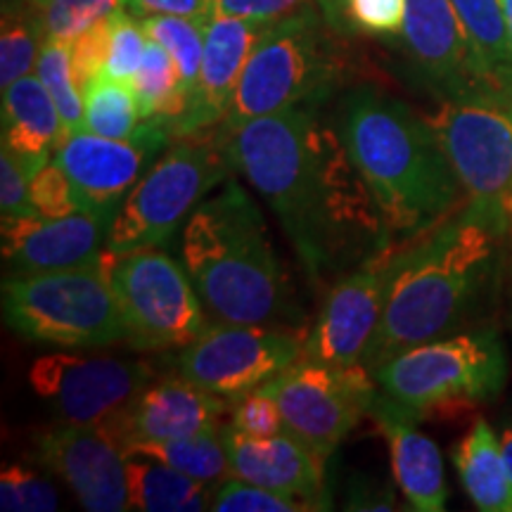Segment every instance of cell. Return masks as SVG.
Segmentation results:
<instances>
[{
	"label": "cell",
	"mask_w": 512,
	"mask_h": 512,
	"mask_svg": "<svg viewBox=\"0 0 512 512\" xmlns=\"http://www.w3.org/2000/svg\"><path fill=\"white\" fill-rule=\"evenodd\" d=\"M226 157L275 211L311 278L389 245L387 223L339 126L313 105L223 128Z\"/></svg>",
	"instance_id": "obj_1"
},
{
	"label": "cell",
	"mask_w": 512,
	"mask_h": 512,
	"mask_svg": "<svg viewBox=\"0 0 512 512\" xmlns=\"http://www.w3.org/2000/svg\"><path fill=\"white\" fill-rule=\"evenodd\" d=\"M501 238L463 209L392 245L387 302L363 366L373 373L387 358L458 330L494 278Z\"/></svg>",
	"instance_id": "obj_2"
},
{
	"label": "cell",
	"mask_w": 512,
	"mask_h": 512,
	"mask_svg": "<svg viewBox=\"0 0 512 512\" xmlns=\"http://www.w3.org/2000/svg\"><path fill=\"white\" fill-rule=\"evenodd\" d=\"M339 133L373 192L389 235L425 233L453 214L463 195L430 121L406 102L361 88L344 102Z\"/></svg>",
	"instance_id": "obj_3"
},
{
	"label": "cell",
	"mask_w": 512,
	"mask_h": 512,
	"mask_svg": "<svg viewBox=\"0 0 512 512\" xmlns=\"http://www.w3.org/2000/svg\"><path fill=\"white\" fill-rule=\"evenodd\" d=\"M181 259L204 309L223 323L275 325L292 316V294L261 211L226 178L183 223Z\"/></svg>",
	"instance_id": "obj_4"
},
{
	"label": "cell",
	"mask_w": 512,
	"mask_h": 512,
	"mask_svg": "<svg viewBox=\"0 0 512 512\" xmlns=\"http://www.w3.org/2000/svg\"><path fill=\"white\" fill-rule=\"evenodd\" d=\"M342 31L320 5L266 24L256 38L223 128L320 105L342 81L344 55L335 38Z\"/></svg>",
	"instance_id": "obj_5"
},
{
	"label": "cell",
	"mask_w": 512,
	"mask_h": 512,
	"mask_svg": "<svg viewBox=\"0 0 512 512\" xmlns=\"http://www.w3.org/2000/svg\"><path fill=\"white\" fill-rule=\"evenodd\" d=\"M373 377L413 420L446 418L503 392L508 354L494 328H477L401 351L380 363Z\"/></svg>",
	"instance_id": "obj_6"
},
{
	"label": "cell",
	"mask_w": 512,
	"mask_h": 512,
	"mask_svg": "<svg viewBox=\"0 0 512 512\" xmlns=\"http://www.w3.org/2000/svg\"><path fill=\"white\" fill-rule=\"evenodd\" d=\"M3 318L29 342L67 349L110 347L128 335L105 256L62 271L12 275L3 283Z\"/></svg>",
	"instance_id": "obj_7"
},
{
	"label": "cell",
	"mask_w": 512,
	"mask_h": 512,
	"mask_svg": "<svg viewBox=\"0 0 512 512\" xmlns=\"http://www.w3.org/2000/svg\"><path fill=\"white\" fill-rule=\"evenodd\" d=\"M223 138L226 133L221 126L219 131L204 128L171 140L121 202L107 252L124 254L169 242L204 195L226 181L228 169H233Z\"/></svg>",
	"instance_id": "obj_8"
},
{
	"label": "cell",
	"mask_w": 512,
	"mask_h": 512,
	"mask_svg": "<svg viewBox=\"0 0 512 512\" xmlns=\"http://www.w3.org/2000/svg\"><path fill=\"white\" fill-rule=\"evenodd\" d=\"M456 171L465 211L494 228L512 230V110L503 95L465 93L446 98L427 117Z\"/></svg>",
	"instance_id": "obj_9"
},
{
	"label": "cell",
	"mask_w": 512,
	"mask_h": 512,
	"mask_svg": "<svg viewBox=\"0 0 512 512\" xmlns=\"http://www.w3.org/2000/svg\"><path fill=\"white\" fill-rule=\"evenodd\" d=\"M105 266L133 349H183L209 328L188 271L166 252L155 247L105 252Z\"/></svg>",
	"instance_id": "obj_10"
},
{
	"label": "cell",
	"mask_w": 512,
	"mask_h": 512,
	"mask_svg": "<svg viewBox=\"0 0 512 512\" xmlns=\"http://www.w3.org/2000/svg\"><path fill=\"white\" fill-rule=\"evenodd\" d=\"M375 384L363 363L328 366L302 356L261 389L280 406L285 430L328 460L370 413L377 396Z\"/></svg>",
	"instance_id": "obj_11"
},
{
	"label": "cell",
	"mask_w": 512,
	"mask_h": 512,
	"mask_svg": "<svg viewBox=\"0 0 512 512\" xmlns=\"http://www.w3.org/2000/svg\"><path fill=\"white\" fill-rule=\"evenodd\" d=\"M306 337L280 325H209L195 342L178 349L176 373L197 387L238 399L264 387L304 356Z\"/></svg>",
	"instance_id": "obj_12"
},
{
	"label": "cell",
	"mask_w": 512,
	"mask_h": 512,
	"mask_svg": "<svg viewBox=\"0 0 512 512\" xmlns=\"http://www.w3.org/2000/svg\"><path fill=\"white\" fill-rule=\"evenodd\" d=\"M155 377L147 361L53 351L38 356L29 368L36 396L53 408L62 422L105 427Z\"/></svg>",
	"instance_id": "obj_13"
},
{
	"label": "cell",
	"mask_w": 512,
	"mask_h": 512,
	"mask_svg": "<svg viewBox=\"0 0 512 512\" xmlns=\"http://www.w3.org/2000/svg\"><path fill=\"white\" fill-rule=\"evenodd\" d=\"M174 138L162 119H143L136 136L128 140L105 138L83 128L64 138L53 159L74 183L83 207L117 216L133 185Z\"/></svg>",
	"instance_id": "obj_14"
},
{
	"label": "cell",
	"mask_w": 512,
	"mask_h": 512,
	"mask_svg": "<svg viewBox=\"0 0 512 512\" xmlns=\"http://www.w3.org/2000/svg\"><path fill=\"white\" fill-rule=\"evenodd\" d=\"M392 245L368 256L325 297L323 311L306 337L304 358L328 366H358L380 328L389 287Z\"/></svg>",
	"instance_id": "obj_15"
},
{
	"label": "cell",
	"mask_w": 512,
	"mask_h": 512,
	"mask_svg": "<svg viewBox=\"0 0 512 512\" xmlns=\"http://www.w3.org/2000/svg\"><path fill=\"white\" fill-rule=\"evenodd\" d=\"M38 460L69 484L86 510H131L124 451L98 427H48L38 437Z\"/></svg>",
	"instance_id": "obj_16"
},
{
	"label": "cell",
	"mask_w": 512,
	"mask_h": 512,
	"mask_svg": "<svg viewBox=\"0 0 512 512\" xmlns=\"http://www.w3.org/2000/svg\"><path fill=\"white\" fill-rule=\"evenodd\" d=\"M112 221V214L88 209L60 219L41 214L3 216V259L12 275L95 264L107 252Z\"/></svg>",
	"instance_id": "obj_17"
},
{
	"label": "cell",
	"mask_w": 512,
	"mask_h": 512,
	"mask_svg": "<svg viewBox=\"0 0 512 512\" xmlns=\"http://www.w3.org/2000/svg\"><path fill=\"white\" fill-rule=\"evenodd\" d=\"M230 399L197 387L183 375H166L140 389L117 418L100 427L121 451L136 441L181 439L219 430Z\"/></svg>",
	"instance_id": "obj_18"
},
{
	"label": "cell",
	"mask_w": 512,
	"mask_h": 512,
	"mask_svg": "<svg viewBox=\"0 0 512 512\" xmlns=\"http://www.w3.org/2000/svg\"><path fill=\"white\" fill-rule=\"evenodd\" d=\"M401 36L418 72L446 98L496 93L479 67L451 0H406Z\"/></svg>",
	"instance_id": "obj_19"
},
{
	"label": "cell",
	"mask_w": 512,
	"mask_h": 512,
	"mask_svg": "<svg viewBox=\"0 0 512 512\" xmlns=\"http://www.w3.org/2000/svg\"><path fill=\"white\" fill-rule=\"evenodd\" d=\"M221 434L233 477L302 498L313 510H330L325 458L294 434L285 430L273 437H247L230 427H221Z\"/></svg>",
	"instance_id": "obj_20"
},
{
	"label": "cell",
	"mask_w": 512,
	"mask_h": 512,
	"mask_svg": "<svg viewBox=\"0 0 512 512\" xmlns=\"http://www.w3.org/2000/svg\"><path fill=\"white\" fill-rule=\"evenodd\" d=\"M266 24L247 22V19L211 15L204 24V55L197 88L192 93L188 112L176 121L174 136L214 128L226 121L233 105L235 91L245 72L249 55Z\"/></svg>",
	"instance_id": "obj_21"
},
{
	"label": "cell",
	"mask_w": 512,
	"mask_h": 512,
	"mask_svg": "<svg viewBox=\"0 0 512 512\" xmlns=\"http://www.w3.org/2000/svg\"><path fill=\"white\" fill-rule=\"evenodd\" d=\"M368 415L387 441L394 482L399 484L408 505L418 512L444 510L448 489L439 446L415 427L418 420H413L384 394L375 396Z\"/></svg>",
	"instance_id": "obj_22"
},
{
	"label": "cell",
	"mask_w": 512,
	"mask_h": 512,
	"mask_svg": "<svg viewBox=\"0 0 512 512\" xmlns=\"http://www.w3.org/2000/svg\"><path fill=\"white\" fill-rule=\"evenodd\" d=\"M53 98L36 74H27L3 91V150H8L31 176L41 171L64 143Z\"/></svg>",
	"instance_id": "obj_23"
},
{
	"label": "cell",
	"mask_w": 512,
	"mask_h": 512,
	"mask_svg": "<svg viewBox=\"0 0 512 512\" xmlns=\"http://www.w3.org/2000/svg\"><path fill=\"white\" fill-rule=\"evenodd\" d=\"M460 484L472 505L484 512H512V482L505 467L501 439L484 418L458 441L453 451Z\"/></svg>",
	"instance_id": "obj_24"
},
{
	"label": "cell",
	"mask_w": 512,
	"mask_h": 512,
	"mask_svg": "<svg viewBox=\"0 0 512 512\" xmlns=\"http://www.w3.org/2000/svg\"><path fill=\"white\" fill-rule=\"evenodd\" d=\"M131 510L143 512H197L211 510L207 484L197 482L176 467L150 458H126Z\"/></svg>",
	"instance_id": "obj_25"
},
{
	"label": "cell",
	"mask_w": 512,
	"mask_h": 512,
	"mask_svg": "<svg viewBox=\"0 0 512 512\" xmlns=\"http://www.w3.org/2000/svg\"><path fill=\"white\" fill-rule=\"evenodd\" d=\"M451 5L491 88L505 95L512 83V46L501 0H451Z\"/></svg>",
	"instance_id": "obj_26"
},
{
	"label": "cell",
	"mask_w": 512,
	"mask_h": 512,
	"mask_svg": "<svg viewBox=\"0 0 512 512\" xmlns=\"http://www.w3.org/2000/svg\"><path fill=\"white\" fill-rule=\"evenodd\" d=\"M124 458H150L159 463L176 467L178 472L188 475L202 484H219L233 477L223 434L219 430L192 434L181 439L164 441H136L124 448Z\"/></svg>",
	"instance_id": "obj_27"
},
{
	"label": "cell",
	"mask_w": 512,
	"mask_h": 512,
	"mask_svg": "<svg viewBox=\"0 0 512 512\" xmlns=\"http://www.w3.org/2000/svg\"><path fill=\"white\" fill-rule=\"evenodd\" d=\"M131 88L136 93L140 117L162 119L169 124L171 131L190 107V95L183 88L181 72H178L174 57L152 38H147L143 62H140Z\"/></svg>",
	"instance_id": "obj_28"
},
{
	"label": "cell",
	"mask_w": 512,
	"mask_h": 512,
	"mask_svg": "<svg viewBox=\"0 0 512 512\" xmlns=\"http://www.w3.org/2000/svg\"><path fill=\"white\" fill-rule=\"evenodd\" d=\"M46 43L43 15L27 0H5L0 22V86L3 91L31 72Z\"/></svg>",
	"instance_id": "obj_29"
},
{
	"label": "cell",
	"mask_w": 512,
	"mask_h": 512,
	"mask_svg": "<svg viewBox=\"0 0 512 512\" xmlns=\"http://www.w3.org/2000/svg\"><path fill=\"white\" fill-rule=\"evenodd\" d=\"M83 117L88 131L117 140L133 138L143 124L133 88L107 74H98L83 88Z\"/></svg>",
	"instance_id": "obj_30"
},
{
	"label": "cell",
	"mask_w": 512,
	"mask_h": 512,
	"mask_svg": "<svg viewBox=\"0 0 512 512\" xmlns=\"http://www.w3.org/2000/svg\"><path fill=\"white\" fill-rule=\"evenodd\" d=\"M36 76L43 81L50 98H53L64 128H67L69 133L83 131V128H86V117H83V91L79 81H76L69 43L46 38L36 62Z\"/></svg>",
	"instance_id": "obj_31"
},
{
	"label": "cell",
	"mask_w": 512,
	"mask_h": 512,
	"mask_svg": "<svg viewBox=\"0 0 512 512\" xmlns=\"http://www.w3.org/2000/svg\"><path fill=\"white\" fill-rule=\"evenodd\" d=\"M140 22H143L147 38H152L159 46H164L169 50V55L174 57L178 72H181L183 88L188 91L192 100V93H195L202 69L204 24L195 22V19L174 15H152L140 19Z\"/></svg>",
	"instance_id": "obj_32"
},
{
	"label": "cell",
	"mask_w": 512,
	"mask_h": 512,
	"mask_svg": "<svg viewBox=\"0 0 512 512\" xmlns=\"http://www.w3.org/2000/svg\"><path fill=\"white\" fill-rule=\"evenodd\" d=\"M121 0H48L41 8L46 38L74 43L88 29L117 15Z\"/></svg>",
	"instance_id": "obj_33"
},
{
	"label": "cell",
	"mask_w": 512,
	"mask_h": 512,
	"mask_svg": "<svg viewBox=\"0 0 512 512\" xmlns=\"http://www.w3.org/2000/svg\"><path fill=\"white\" fill-rule=\"evenodd\" d=\"M211 510L214 512H311L302 498L283 494V491L266 489L252 484L247 479L230 477L221 482L219 489L211 494Z\"/></svg>",
	"instance_id": "obj_34"
},
{
	"label": "cell",
	"mask_w": 512,
	"mask_h": 512,
	"mask_svg": "<svg viewBox=\"0 0 512 512\" xmlns=\"http://www.w3.org/2000/svg\"><path fill=\"white\" fill-rule=\"evenodd\" d=\"M145 46L147 34L143 22H140L138 17H133L131 12L119 10L117 15H114L110 50H107V60L102 74L131 86L140 69V62H143Z\"/></svg>",
	"instance_id": "obj_35"
},
{
	"label": "cell",
	"mask_w": 512,
	"mask_h": 512,
	"mask_svg": "<svg viewBox=\"0 0 512 512\" xmlns=\"http://www.w3.org/2000/svg\"><path fill=\"white\" fill-rule=\"evenodd\" d=\"M60 505L48 479L24 465L5 467L0 475V510L5 512H53Z\"/></svg>",
	"instance_id": "obj_36"
},
{
	"label": "cell",
	"mask_w": 512,
	"mask_h": 512,
	"mask_svg": "<svg viewBox=\"0 0 512 512\" xmlns=\"http://www.w3.org/2000/svg\"><path fill=\"white\" fill-rule=\"evenodd\" d=\"M406 0H339L342 29L368 36H396L403 29Z\"/></svg>",
	"instance_id": "obj_37"
},
{
	"label": "cell",
	"mask_w": 512,
	"mask_h": 512,
	"mask_svg": "<svg viewBox=\"0 0 512 512\" xmlns=\"http://www.w3.org/2000/svg\"><path fill=\"white\" fill-rule=\"evenodd\" d=\"M31 202L38 214L46 219H60V216L86 209L74 183L69 181V176L55 159H50L41 171L31 176Z\"/></svg>",
	"instance_id": "obj_38"
},
{
	"label": "cell",
	"mask_w": 512,
	"mask_h": 512,
	"mask_svg": "<svg viewBox=\"0 0 512 512\" xmlns=\"http://www.w3.org/2000/svg\"><path fill=\"white\" fill-rule=\"evenodd\" d=\"M228 418L230 430L247 434V437H273V434L285 432L280 406L261 387L238 399H230Z\"/></svg>",
	"instance_id": "obj_39"
},
{
	"label": "cell",
	"mask_w": 512,
	"mask_h": 512,
	"mask_svg": "<svg viewBox=\"0 0 512 512\" xmlns=\"http://www.w3.org/2000/svg\"><path fill=\"white\" fill-rule=\"evenodd\" d=\"M311 5H320L332 22L342 29L337 15V0H214V12L256 24H271L294 15V12L311 8Z\"/></svg>",
	"instance_id": "obj_40"
},
{
	"label": "cell",
	"mask_w": 512,
	"mask_h": 512,
	"mask_svg": "<svg viewBox=\"0 0 512 512\" xmlns=\"http://www.w3.org/2000/svg\"><path fill=\"white\" fill-rule=\"evenodd\" d=\"M112 27H114V15L110 19H102V22L88 29L86 34L76 38L74 43H69L74 74H76V81H79L81 91L95 79V76L102 74V69H105Z\"/></svg>",
	"instance_id": "obj_41"
},
{
	"label": "cell",
	"mask_w": 512,
	"mask_h": 512,
	"mask_svg": "<svg viewBox=\"0 0 512 512\" xmlns=\"http://www.w3.org/2000/svg\"><path fill=\"white\" fill-rule=\"evenodd\" d=\"M0 214L34 216L38 211L31 202V174L10 155L0 152Z\"/></svg>",
	"instance_id": "obj_42"
},
{
	"label": "cell",
	"mask_w": 512,
	"mask_h": 512,
	"mask_svg": "<svg viewBox=\"0 0 512 512\" xmlns=\"http://www.w3.org/2000/svg\"><path fill=\"white\" fill-rule=\"evenodd\" d=\"M121 8L138 19L152 15H174L207 24L214 15V0H121Z\"/></svg>",
	"instance_id": "obj_43"
},
{
	"label": "cell",
	"mask_w": 512,
	"mask_h": 512,
	"mask_svg": "<svg viewBox=\"0 0 512 512\" xmlns=\"http://www.w3.org/2000/svg\"><path fill=\"white\" fill-rule=\"evenodd\" d=\"M349 510H394V496L387 489H375L373 482H354L349 486Z\"/></svg>",
	"instance_id": "obj_44"
},
{
	"label": "cell",
	"mask_w": 512,
	"mask_h": 512,
	"mask_svg": "<svg viewBox=\"0 0 512 512\" xmlns=\"http://www.w3.org/2000/svg\"><path fill=\"white\" fill-rule=\"evenodd\" d=\"M501 451H503V460L505 467H508V475L512 482V425H508L501 434Z\"/></svg>",
	"instance_id": "obj_45"
},
{
	"label": "cell",
	"mask_w": 512,
	"mask_h": 512,
	"mask_svg": "<svg viewBox=\"0 0 512 512\" xmlns=\"http://www.w3.org/2000/svg\"><path fill=\"white\" fill-rule=\"evenodd\" d=\"M501 8H503V17H505V27H508L510 46H512V0H501Z\"/></svg>",
	"instance_id": "obj_46"
},
{
	"label": "cell",
	"mask_w": 512,
	"mask_h": 512,
	"mask_svg": "<svg viewBox=\"0 0 512 512\" xmlns=\"http://www.w3.org/2000/svg\"><path fill=\"white\" fill-rule=\"evenodd\" d=\"M503 98H505V102H508V107H510V110H512V83H510L508 93H505V95H503Z\"/></svg>",
	"instance_id": "obj_47"
},
{
	"label": "cell",
	"mask_w": 512,
	"mask_h": 512,
	"mask_svg": "<svg viewBox=\"0 0 512 512\" xmlns=\"http://www.w3.org/2000/svg\"><path fill=\"white\" fill-rule=\"evenodd\" d=\"M27 3H31V5H38V8H43V5H46L48 0H27Z\"/></svg>",
	"instance_id": "obj_48"
},
{
	"label": "cell",
	"mask_w": 512,
	"mask_h": 512,
	"mask_svg": "<svg viewBox=\"0 0 512 512\" xmlns=\"http://www.w3.org/2000/svg\"><path fill=\"white\" fill-rule=\"evenodd\" d=\"M337 15H339V0H337Z\"/></svg>",
	"instance_id": "obj_49"
}]
</instances>
